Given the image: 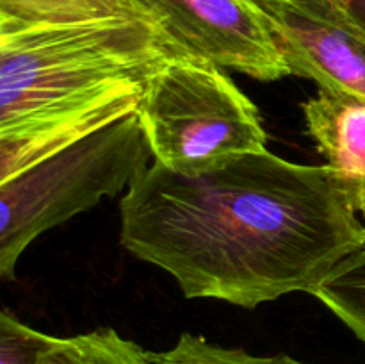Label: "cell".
<instances>
[{
    "mask_svg": "<svg viewBox=\"0 0 365 364\" xmlns=\"http://www.w3.org/2000/svg\"><path fill=\"white\" fill-rule=\"evenodd\" d=\"M291 75L365 98V32L334 0H255Z\"/></svg>",
    "mask_w": 365,
    "mask_h": 364,
    "instance_id": "obj_6",
    "label": "cell"
},
{
    "mask_svg": "<svg viewBox=\"0 0 365 364\" xmlns=\"http://www.w3.org/2000/svg\"><path fill=\"white\" fill-rule=\"evenodd\" d=\"M334 4L365 32V0H334Z\"/></svg>",
    "mask_w": 365,
    "mask_h": 364,
    "instance_id": "obj_13",
    "label": "cell"
},
{
    "mask_svg": "<svg viewBox=\"0 0 365 364\" xmlns=\"http://www.w3.org/2000/svg\"><path fill=\"white\" fill-rule=\"evenodd\" d=\"M171 54L159 29L141 18L0 25V132L141 95Z\"/></svg>",
    "mask_w": 365,
    "mask_h": 364,
    "instance_id": "obj_2",
    "label": "cell"
},
{
    "mask_svg": "<svg viewBox=\"0 0 365 364\" xmlns=\"http://www.w3.org/2000/svg\"><path fill=\"white\" fill-rule=\"evenodd\" d=\"M171 50L262 82L291 75L255 0H134Z\"/></svg>",
    "mask_w": 365,
    "mask_h": 364,
    "instance_id": "obj_5",
    "label": "cell"
},
{
    "mask_svg": "<svg viewBox=\"0 0 365 364\" xmlns=\"http://www.w3.org/2000/svg\"><path fill=\"white\" fill-rule=\"evenodd\" d=\"M153 364H307L289 355H253L241 348L209 343L202 335L180 334L178 341L164 352H152Z\"/></svg>",
    "mask_w": 365,
    "mask_h": 364,
    "instance_id": "obj_11",
    "label": "cell"
},
{
    "mask_svg": "<svg viewBox=\"0 0 365 364\" xmlns=\"http://www.w3.org/2000/svg\"><path fill=\"white\" fill-rule=\"evenodd\" d=\"M312 296L365 343V245L341 261Z\"/></svg>",
    "mask_w": 365,
    "mask_h": 364,
    "instance_id": "obj_10",
    "label": "cell"
},
{
    "mask_svg": "<svg viewBox=\"0 0 365 364\" xmlns=\"http://www.w3.org/2000/svg\"><path fill=\"white\" fill-rule=\"evenodd\" d=\"M121 245L185 298L255 309L314 289L365 245V225L330 166L269 150L202 175L155 163L120 202Z\"/></svg>",
    "mask_w": 365,
    "mask_h": 364,
    "instance_id": "obj_1",
    "label": "cell"
},
{
    "mask_svg": "<svg viewBox=\"0 0 365 364\" xmlns=\"http://www.w3.org/2000/svg\"><path fill=\"white\" fill-rule=\"evenodd\" d=\"M57 339L29 327L7 309L0 313V364H41Z\"/></svg>",
    "mask_w": 365,
    "mask_h": 364,
    "instance_id": "obj_12",
    "label": "cell"
},
{
    "mask_svg": "<svg viewBox=\"0 0 365 364\" xmlns=\"http://www.w3.org/2000/svg\"><path fill=\"white\" fill-rule=\"evenodd\" d=\"M138 114L155 163L182 175L267 150L255 103L225 68L200 57L171 54L150 77Z\"/></svg>",
    "mask_w": 365,
    "mask_h": 364,
    "instance_id": "obj_3",
    "label": "cell"
},
{
    "mask_svg": "<svg viewBox=\"0 0 365 364\" xmlns=\"http://www.w3.org/2000/svg\"><path fill=\"white\" fill-rule=\"evenodd\" d=\"M307 132L365 221V98L319 89L303 103Z\"/></svg>",
    "mask_w": 365,
    "mask_h": 364,
    "instance_id": "obj_7",
    "label": "cell"
},
{
    "mask_svg": "<svg viewBox=\"0 0 365 364\" xmlns=\"http://www.w3.org/2000/svg\"><path fill=\"white\" fill-rule=\"evenodd\" d=\"M150 153L135 111L0 182V277L43 232L130 188Z\"/></svg>",
    "mask_w": 365,
    "mask_h": 364,
    "instance_id": "obj_4",
    "label": "cell"
},
{
    "mask_svg": "<svg viewBox=\"0 0 365 364\" xmlns=\"http://www.w3.org/2000/svg\"><path fill=\"white\" fill-rule=\"evenodd\" d=\"M113 18L148 20L134 0H0V25H63Z\"/></svg>",
    "mask_w": 365,
    "mask_h": 364,
    "instance_id": "obj_8",
    "label": "cell"
},
{
    "mask_svg": "<svg viewBox=\"0 0 365 364\" xmlns=\"http://www.w3.org/2000/svg\"><path fill=\"white\" fill-rule=\"evenodd\" d=\"M41 364H153L152 352L110 327L59 338Z\"/></svg>",
    "mask_w": 365,
    "mask_h": 364,
    "instance_id": "obj_9",
    "label": "cell"
}]
</instances>
